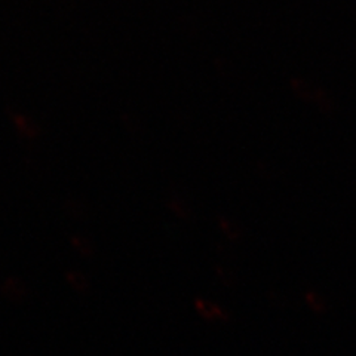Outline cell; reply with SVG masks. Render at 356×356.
Masks as SVG:
<instances>
[{
	"mask_svg": "<svg viewBox=\"0 0 356 356\" xmlns=\"http://www.w3.org/2000/svg\"><path fill=\"white\" fill-rule=\"evenodd\" d=\"M293 88H294V91L297 92V95L303 97L306 99H312V102H315L316 97H318V92H319V89L312 88L306 81H302V79L294 81Z\"/></svg>",
	"mask_w": 356,
	"mask_h": 356,
	"instance_id": "obj_1",
	"label": "cell"
},
{
	"mask_svg": "<svg viewBox=\"0 0 356 356\" xmlns=\"http://www.w3.org/2000/svg\"><path fill=\"white\" fill-rule=\"evenodd\" d=\"M196 310L199 312L200 316H204L207 319H211L213 316L218 318V314H220V309L216 305L207 302L204 298L196 300Z\"/></svg>",
	"mask_w": 356,
	"mask_h": 356,
	"instance_id": "obj_2",
	"label": "cell"
}]
</instances>
